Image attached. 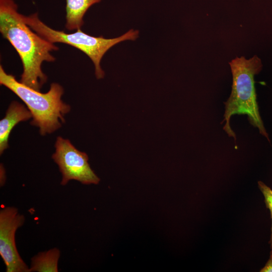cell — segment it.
I'll return each mask as SVG.
<instances>
[{
  "mask_svg": "<svg viewBox=\"0 0 272 272\" xmlns=\"http://www.w3.org/2000/svg\"><path fill=\"white\" fill-rule=\"evenodd\" d=\"M23 16L18 11V6L13 0H0V32L21 59L23 71L20 82L40 91L47 79L41 64L43 61H54L55 58L51 52L59 48L33 32L25 22Z\"/></svg>",
  "mask_w": 272,
  "mask_h": 272,
  "instance_id": "1",
  "label": "cell"
},
{
  "mask_svg": "<svg viewBox=\"0 0 272 272\" xmlns=\"http://www.w3.org/2000/svg\"><path fill=\"white\" fill-rule=\"evenodd\" d=\"M229 64L233 83L231 95L225 102L224 118L221 122L225 121L224 130L236 141V134L230 125L231 117L235 114H246L249 123L257 128L260 133L269 141L259 114L254 86V77L261 66L259 59L256 56L249 59L241 56L232 60Z\"/></svg>",
  "mask_w": 272,
  "mask_h": 272,
  "instance_id": "2",
  "label": "cell"
},
{
  "mask_svg": "<svg viewBox=\"0 0 272 272\" xmlns=\"http://www.w3.org/2000/svg\"><path fill=\"white\" fill-rule=\"evenodd\" d=\"M0 84L25 103L32 115L31 124L39 128L42 135L59 128L61 122H64L63 116L71 110L70 106L61 99L63 89L57 83H52L47 93H41L17 81L15 76L8 74L1 65Z\"/></svg>",
  "mask_w": 272,
  "mask_h": 272,
  "instance_id": "3",
  "label": "cell"
},
{
  "mask_svg": "<svg viewBox=\"0 0 272 272\" xmlns=\"http://www.w3.org/2000/svg\"><path fill=\"white\" fill-rule=\"evenodd\" d=\"M25 22L45 40L52 43H62L70 45L87 55L95 66V74L97 79L104 77V72L100 66L101 60L105 53L114 45L125 41L135 40L139 36V31L131 29L121 36L107 39L103 37H94L81 30L73 33L53 29L42 22L37 13L29 16H23Z\"/></svg>",
  "mask_w": 272,
  "mask_h": 272,
  "instance_id": "4",
  "label": "cell"
},
{
  "mask_svg": "<svg viewBox=\"0 0 272 272\" xmlns=\"http://www.w3.org/2000/svg\"><path fill=\"white\" fill-rule=\"evenodd\" d=\"M52 158L62 174L61 184L75 180L83 184H97L100 178L91 168L87 154L77 150L69 140L58 137Z\"/></svg>",
  "mask_w": 272,
  "mask_h": 272,
  "instance_id": "5",
  "label": "cell"
},
{
  "mask_svg": "<svg viewBox=\"0 0 272 272\" xmlns=\"http://www.w3.org/2000/svg\"><path fill=\"white\" fill-rule=\"evenodd\" d=\"M24 222V216L16 208L6 207L1 209L0 255L7 272H29V268L19 255L15 243L16 232Z\"/></svg>",
  "mask_w": 272,
  "mask_h": 272,
  "instance_id": "6",
  "label": "cell"
},
{
  "mask_svg": "<svg viewBox=\"0 0 272 272\" xmlns=\"http://www.w3.org/2000/svg\"><path fill=\"white\" fill-rule=\"evenodd\" d=\"M32 117L30 110L24 105L13 101L10 105L5 116L0 120V154L9 147L10 134L19 122L26 121Z\"/></svg>",
  "mask_w": 272,
  "mask_h": 272,
  "instance_id": "7",
  "label": "cell"
},
{
  "mask_svg": "<svg viewBox=\"0 0 272 272\" xmlns=\"http://www.w3.org/2000/svg\"><path fill=\"white\" fill-rule=\"evenodd\" d=\"M65 28L69 30L81 29L83 18L88 9L101 0H65Z\"/></svg>",
  "mask_w": 272,
  "mask_h": 272,
  "instance_id": "8",
  "label": "cell"
},
{
  "mask_svg": "<svg viewBox=\"0 0 272 272\" xmlns=\"http://www.w3.org/2000/svg\"><path fill=\"white\" fill-rule=\"evenodd\" d=\"M60 251L53 248L40 252L31 258L29 272H57Z\"/></svg>",
  "mask_w": 272,
  "mask_h": 272,
  "instance_id": "9",
  "label": "cell"
},
{
  "mask_svg": "<svg viewBox=\"0 0 272 272\" xmlns=\"http://www.w3.org/2000/svg\"><path fill=\"white\" fill-rule=\"evenodd\" d=\"M258 185L260 190L264 196V202L266 207L270 212V218L271 219V226L270 238L269 243L270 244V248L272 249V189L260 181L258 182Z\"/></svg>",
  "mask_w": 272,
  "mask_h": 272,
  "instance_id": "10",
  "label": "cell"
},
{
  "mask_svg": "<svg viewBox=\"0 0 272 272\" xmlns=\"http://www.w3.org/2000/svg\"><path fill=\"white\" fill-rule=\"evenodd\" d=\"M260 272H272V249L270 252V255L268 260L263 267L260 270Z\"/></svg>",
  "mask_w": 272,
  "mask_h": 272,
  "instance_id": "11",
  "label": "cell"
}]
</instances>
